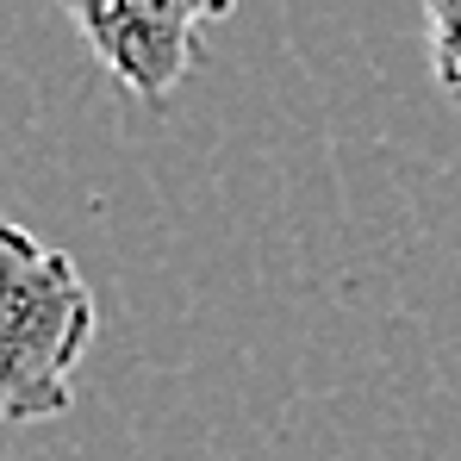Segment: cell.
Here are the masks:
<instances>
[{
  "instance_id": "6da1fadb",
  "label": "cell",
  "mask_w": 461,
  "mask_h": 461,
  "mask_svg": "<svg viewBox=\"0 0 461 461\" xmlns=\"http://www.w3.org/2000/svg\"><path fill=\"white\" fill-rule=\"evenodd\" d=\"M94 337V294L81 268L0 219V424L63 418L76 405V362Z\"/></svg>"
},
{
  "instance_id": "7a4b0ae2",
  "label": "cell",
  "mask_w": 461,
  "mask_h": 461,
  "mask_svg": "<svg viewBox=\"0 0 461 461\" xmlns=\"http://www.w3.org/2000/svg\"><path fill=\"white\" fill-rule=\"evenodd\" d=\"M94 63L125 94L162 106L200 57V32L225 19V0H168V6H113V0H76L63 6Z\"/></svg>"
},
{
  "instance_id": "3957f363",
  "label": "cell",
  "mask_w": 461,
  "mask_h": 461,
  "mask_svg": "<svg viewBox=\"0 0 461 461\" xmlns=\"http://www.w3.org/2000/svg\"><path fill=\"white\" fill-rule=\"evenodd\" d=\"M424 32H430V69L437 81L461 94V0H430L424 6Z\"/></svg>"
}]
</instances>
